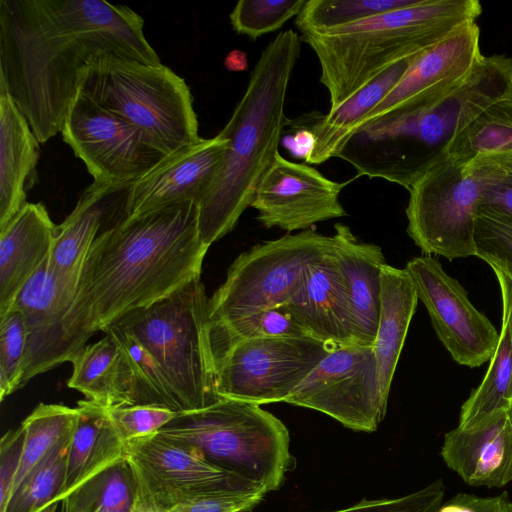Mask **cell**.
Returning <instances> with one entry per match:
<instances>
[{"label":"cell","mask_w":512,"mask_h":512,"mask_svg":"<svg viewBox=\"0 0 512 512\" xmlns=\"http://www.w3.org/2000/svg\"><path fill=\"white\" fill-rule=\"evenodd\" d=\"M143 28L130 7L104 0H0V91L44 143L61 132L93 55L162 64Z\"/></svg>","instance_id":"obj_1"},{"label":"cell","mask_w":512,"mask_h":512,"mask_svg":"<svg viewBox=\"0 0 512 512\" xmlns=\"http://www.w3.org/2000/svg\"><path fill=\"white\" fill-rule=\"evenodd\" d=\"M512 151V57L485 56L453 88L406 115L369 122L338 152L357 176L408 191L436 164Z\"/></svg>","instance_id":"obj_2"},{"label":"cell","mask_w":512,"mask_h":512,"mask_svg":"<svg viewBox=\"0 0 512 512\" xmlns=\"http://www.w3.org/2000/svg\"><path fill=\"white\" fill-rule=\"evenodd\" d=\"M208 248L194 201L125 217L102 230L63 320L70 362L98 331L199 278Z\"/></svg>","instance_id":"obj_3"},{"label":"cell","mask_w":512,"mask_h":512,"mask_svg":"<svg viewBox=\"0 0 512 512\" xmlns=\"http://www.w3.org/2000/svg\"><path fill=\"white\" fill-rule=\"evenodd\" d=\"M301 42L298 33L285 30L262 50L242 98L219 132L228 140L223 160L198 204L199 232L208 247L233 230L279 153Z\"/></svg>","instance_id":"obj_4"},{"label":"cell","mask_w":512,"mask_h":512,"mask_svg":"<svg viewBox=\"0 0 512 512\" xmlns=\"http://www.w3.org/2000/svg\"><path fill=\"white\" fill-rule=\"evenodd\" d=\"M482 13L477 0H418L360 22L302 33L320 65L334 111L392 65L444 39Z\"/></svg>","instance_id":"obj_5"},{"label":"cell","mask_w":512,"mask_h":512,"mask_svg":"<svg viewBox=\"0 0 512 512\" xmlns=\"http://www.w3.org/2000/svg\"><path fill=\"white\" fill-rule=\"evenodd\" d=\"M157 434L195 449L267 493L278 490L295 466L285 424L250 402L222 398L207 408L179 413Z\"/></svg>","instance_id":"obj_6"},{"label":"cell","mask_w":512,"mask_h":512,"mask_svg":"<svg viewBox=\"0 0 512 512\" xmlns=\"http://www.w3.org/2000/svg\"><path fill=\"white\" fill-rule=\"evenodd\" d=\"M79 90L137 127L167 156L201 138L187 83L163 64L100 51L82 69Z\"/></svg>","instance_id":"obj_7"},{"label":"cell","mask_w":512,"mask_h":512,"mask_svg":"<svg viewBox=\"0 0 512 512\" xmlns=\"http://www.w3.org/2000/svg\"><path fill=\"white\" fill-rule=\"evenodd\" d=\"M114 323L130 332L155 358L183 413L222 399L216 391L209 298L200 277Z\"/></svg>","instance_id":"obj_8"},{"label":"cell","mask_w":512,"mask_h":512,"mask_svg":"<svg viewBox=\"0 0 512 512\" xmlns=\"http://www.w3.org/2000/svg\"><path fill=\"white\" fill-rule=\"evenodd\" d=\"M508 153H481L468 161L448 158L413 184L407 233L422 252L450 261L477 256V213L486 192L504 176Z\"/></svg>","instance_id":"obj_9"},{"label":"cell","mask_w":512,"mask_h":512,"mask_svg":"<svg viewBox=\"0 0 512 512\" xmlns=\"http://www.w3.org/2000/svg\"><path fill=\"white\" fill-rule=\"evenodd\" d=\"M332 249V236L308 229L241 253L209 298L210 322L281 307L297 290L306 269Z\"/></svg>","instance_id":"obj_10"},{"label":"cell","mask_w":512,"mask_h":512,"mask_svg":"<svg viewBox=\"0 0 512 512\" xmlns=\"http://www.w3.org/2000/svg\"><path fill=\"white\" fill-rule=\"evenodd\" d=\"M135 480L134 512H169L196 499L226 491L262 488L207 461L198 451L157 433L125 442Z\"/></svg>","instance_id":"obj_11"},{"label":"cell","mask_w":512,"mask_h":512,"mask_svg":"<svg viewBox=\"0 0 512 512\" xmlns=\"http://www.w3.org/2000/svg\"><path fill=\"white\" fill-rule=\"evenodd\" d=\"M331 349L310 336L240 342L215 361L217 394L257 405L285 402Z\"/></svg>","instance_id":"obj_12"},{"label":"cell","mask_w":512,"mask_h":512,"mask_svg":"<svg viewBox=\"0 0 512 512\" xmlns=\"http://www.w3.org/2000/svg\"><path fill=\"white\" fill-rule=\"evenodd\" d=\"M285 402L324 413L354 431H376L388 400L373 346L332 348Z\"/></svg>","instance_id":"obj_13"},{"label":"cell","mask_w":512,"mask_h":512,"mask_svg":"<svg viewBox=\"0 0 512 512\" xmlns=\"http://www.w3.org/2000/svg\"><path fill=\"white\" fill-rule=\"evenodd\" d=\"M61 134L96 182L136 181L167 157L137 127L80 90Z\"/></svg>","instance_id":"obj_14"},{"label":"cell","mask_w":512,"mask_h":512,"mask_svg":"<svg viewBox=\"0 0 512 512\" xmlns=\"http://www.w3.org/2000/svg\"><path fill=\"white\" fill-rule=\"evenodd\" d=\"M418 300L426 307L438 339L452 359L475 368L490 360L499 332L471 303L458 280L430 255L417 256L405 266Z\"/></svg>","instance_id":"obj_15"},{"label":"cell","mask_w":512,"mask_h":512,"mask_svg":"<svg viewBox=\"0 0 512 512\" xmlns=\"http://www.w3.org/2000/svg\"><path fill=\"white\" fill-rule=\"evenodd\" d=\"M346 184L278 153L260 181L250 207L258 212L256 219L265 228L304 231L318 222L347 214L340 202Z\"/></svg>","instance_id":"obj_16"},{"label":"cell","mask_w":512,"mask_h":512,"mask_svg":"<svg viewBox=\"0 0 512 512\" xmlns=\"http://www.w3.org/2000/svg\"><path fill=\"white\" fill-rule=\"evenodd\" d=\"M482 56L476 21L461 25L420 52L401 80L357 129L369 122L406 115L427 105L463 80Z\"/></svg>","instance_id":"obj_17"},{"label":"cell","mask_w":512,"mask_h":512,"mask_svg":"<svg viewBox=\"0 0 512 512\" xmlns=\"http://www.w3.org/2000/svg\"><path fill=\"white\" fill-rule=\"evenodd\" d=\"M132 182H96L87 187L73 211L57 226L48 256V269L59 292L70 307L76 295L88 252L103 224L127 217V200Z\"/></svg>","instance_id":"obj_18"},{"label":"cell","mask_w":512,"mask_h":512,"mask_svg":"<svg viewBox=\"0 0 512 512\" xmlns=\"http://www.w3.org/2000/svg\"><path fill=\"white\" fill-rule=\"evenodd\" d=\"M227 139L200 140L167 156L142 178L133 181L127 200V217L167 205L200 200L212 184L225 153Z\"/></svg>","instance_id":"obj_19"},{"label":"cell","mask_w":512,"mask_h":512,"mask_svg":"<svg viewBox=\"0 0 512 512\" xmlns=\"http://www.w3.org/2000/svg\"><path fill=\"white\" fill-rule=\"evenodd\" d=\"M281 310L308 334L331 346L357 345L344 282L334 250L311 264Z\"/></svg>","instance_id":"obj_20"},{"label":"cell","mask_w":512,"mask_h":512,"mask_svg":"<svg viewBox=\"0 0 512 512\" xmlns=\"http://www.w3.org/2000/svg\"><path fill=\"white\" fill-rule=\"evenodd\" d=\"M69 308L48 269L47 258L22 288L12 308L22 314L27 331L22 386L36 375L70 362L63 326Z\"/></svg>","instance_id":"obj_21"},{"label":"cell","mask_w":512,"mask_h":512,"mask_svg":"<svg viewBox=\"0 0 512 512\" xmlns=\"http://www.w3.org/2000/svg\"><path fill=\"white\" fill-rule=\"evenodd\" d=\"M441 456L468 485L505 486L512 480V412L475 429L447 432Z\"/></svg>","instance_id":"obj_22"},{"label":"cell","mask_w":512,"mask_h":512,"mask_svg":"<svg viewBox=\"0 0 512 512\" xmlns=\"http://www.w3.org/2000/svg\"><path fill=\"white\" fill-rule=\"evenodd\" d=\"M334 229L333 250L347 294L354 337L359 346H373L385 258L380 246L360 241L349 226L336 223Z\"/></svg>","instance_id":"obj_23"},{"label":"cell","mask_w":512,"mask_h":512,"mask_svg":"<svg viewBox=\"0 0 512 512\" xmlns=\"http://www.w3.org/2000/svg\"><path fill=\"white\" fill-rule=\"evenodd\" d=\"M57 226L42 203H26L0 229V318L51 251Z\"/></svg>","instance_id":"obj_24"},{"label":"cell","mask_w":512,"mask_h":512,"mask_svg":"<svg viewBox=\"0 0 512 512\" xmlns=\"http://www.w3.org/2000/svg\"><path fill=\"white\" fill-rule=\"evenodd\" d=\"M40 142L9 93L0 91V229L27 203Z\"/></svg>","instance_id":"obj_25"},{"label":"cell","mask_w":512,"mask_h":512,"mask_svg":"<svg viewBox=\"0 0 512 512\" xmlns=\"http://www.w3.org/2000/svg\"><path fill=\"white\" fill-rule=\"evenodd\" d=\"M66 458L65 479L56 501L64 500L83 483L125 458V442L109 415L108 407L80 400Z\"/></svg>","instance_id":"obj_26"},{"label":"cell","mask_w":512,"mask_h":512,"mask_svg":"<svg viewBox=\"0 0 512 512\" xmlns=\"http://www.w3.org/2000/svg\"><path fill=\"white\" fill-rule=\"evenodd\" d=\"M492 270L501 294V329L484 378L461 407L458 427L464 430L478 428L512 412V277L500 268Z\"/></svg>","instance_id":"obj_27"},{"label":"cell","mask_w":512,"mask_h":512,"mask_svg":"<svg viewBox=\"0 0 512 512\" xmlns=\"http://www.w3.org/2000/svg\"><path fill=\"white\" fill-rule=\"evenodd\" d=\"M417 302V293L406 269L385 263L381 270L380 313L373 349L386 400Z\"/></svg>","instance_id":"obj_28"},{"label":"cell","mask_w":512,"mask_h":512,"mask_svg":"<svg viewBox=\"0 0 512 512\" xmlns=\"http://www.w3.org/2000/svg\"><path fill=\"white\" fill-rule=\"evenodd\" d=\"M418 54L392 65L336 110L325 115L318 112L308 114L315 136V147L308 164H322L336 157L363 119L401 80Z\"/></svg>","instance_id":"obj_29"},{"label":"cell","mask_w":512,"mask_h":512,"mask_svg":"<svg viewBox=\"0 0 512 512\" xmlns=\"http://www.w3.org/2000/svg\"><path fill=\"white\" fill-rule=\"evenodd\" d=\"M103 332L120 353L122 405H152L183 413L162 369L151 353L127 330L113 323Z\"/></svg>","instance_id":"obj_30"},{"label":"cell","mask_w":512,"mask_h":512,"mask_svg":"<svg viewBox=\"0 0 512 512\" xmlns=\"http://www.w3.org/2000/svg\"><path fill=\"white\" fill-rule=\"evenodd\" d=\"M76 419V407L40 403L21 423L24 449L12 491L54 452L70 444Z\"/></svg>","instance_id":"obj_31"},{"label":"cell","mask_w":512,"mask_h":512,"mask_svg":"<svg viewBox=\"0 0 512 512\" xmlns=\"http://www.w3.org/2000/svg\"><path fill=\"white\" fill-rule=\"evenodd\" d=\"M71 363L73 371L67 381L69 388L106 407L122 405L120 353L109 336L86 345Z\"/></svg>","instance_id":"obj_32"},{"label":"cell","mask_w":512,"mask_h":512,"mask_svg":"<svg viewBox=\"0 0 512 512\" xmlns=\"http://www.w3.org/2000/svg\"><path fill=\"white\" fill-rule=\"evenodd\" d=\"M135 497L133 472L123 458L70 493L61 512H134Z\"/></svg>","instance_id":"obj_33"},{"label":"cell","mask_w":512,"mask_h":512,"mask_svg":"<svg viewBox=\"0 0 512 512\" xmlns=\"http://www.w3.org/2000/svg\"><path fill=\"white\" fill-rule=\"evenodd\" d=\"M305 336L310 335L294 318L280 308L257 310L210 322V342L214 363L224 352L240 342Z\"/></svg>","instance_id":"obj_34"},{"label":"cell","mask_w":512,"mask_h":512,"mask_svg":"<svg viewBox=\"0 0 512 512\" xmlns=\"http://www.w3.org/2000/svg\"><path fill=\"white\" fill-rule=\"evenodd\" d=\"M418 0H306L295 20L302 33L348 26L371 17L411 6Z\"/></svg>","instance_id":"obj_35"},{"label":"cell","mask_w":512,"mask_h":512,"mask_svg":"<svg viewBox=\"0 0 512 512\" xmlns=\"http://www.w3.org/2000/svg\"><path fill=\"white\" fill-rule=\"evenodd\" d=\"M68 447L57 450L33 470L12 491L1 512H40L57 502L64 484Z\"/></svg>","instance_id":"obj_36"},{"label":"cell","mask_w":512,"mask_h":512,"mask_svg":"<svg viewBox=\"0 0 512 512\" xmlns=\"http://www.w3.org/2000/svg\"><path fill=\"white\" fill-rule=\"evenodd\" d=\"M306 0H240L229 15L237 34L251 40L280 29L298 16Z\"/></svg>","instance_id":"obj_37"},{"label":"cell","mask_w":512,"mask_h":512,"mask_svg":"<svg viewBox=\"0 0 512 512\" xmlns=\"http://www.w3.org/2000/svg\"><path fill=\"white\" fill-rule=\"evenodd\" d=\"M474 240L477 257L512 277V215L480 205Z\"/></svg>","instance_id":"obj_38"},{"label":"cell","mask_w":512,"mask_h":512,"mask_svg":"<svg viewBox=\"0 0 512 512\" xmlns=\"http://www.w3.org/2000/svg\"><path fill=\"white\" fill-rule=\"evenodd\" d=\"M27 331L22 314L11 310L0 318V399L22 387Z\"/></svg>","instance_id":"obj_39"},{"label":"cell","mask_w":512,"mask_h":512,"mask_svg":"<svg viewBox=\"0 0 512 512\" xmlns=\"http://www.w3.org/2000/svg\"><path fill=\"white\" fill-rule=\"evenodd\" d=\"M109 415L124 442L157 433L178 412L152 405L108 407Z\"/></svg>","instance_id":"obj_40"},{"label":"cell","mask_w":512,"mask_h":512,"mask_svg":"<svg viewBox=\"0 0 512 512\" xmlns=\"http://www.w3.org/2000/svg\"><path fill=\"white\" fill-rule=\"evenodd\" d=\"M445 486L438 479L428 486L397 498L363 499L331 512H439L444 501Z\"/></svg>","instance_id":"obj_41"},{"label":"cell","mask_w":512,"mask_h":512,"mask_svg":"<svg viewBox=\"0 0 512 512\" xmlns=\"http://www.w3.org/2000/svg\"><path fill=\"white\" fill-rule=\"evenodd\" d=\"M266 494L249 491H226L208 495L169 512H248L263 500Z\"/></svg>","instance_id":"obj_42"},{"label":"cell","mask_w":512,"mask_h":512,"mask_svg":"<svg viewBox=\"0 0 512 512\" xmlns=\"http://www.w3.org/2000/svg\"><path fill=\"white\" fill-rule=\"evenodd\" d=\"M25 441L20 425L8 431L0 440V512L5 508L19 470Z\"/></svg>","instance_id":"obj_43"},{"label":"cell","mask_w":512,"mask_h":512,"mask_svg":"<svg viewBox=\"0 0 512 512\" xmlns=\"http://www.w3.org/2000/svg\"><path fill=\"white\" fill-rule=\"evenodd\" d=\"M439 512H512V503L507 493L495 497L459 493L443 503Z\"/></svg>","instance_id":"obj_44"},{"label":"cell","mask_w":512,"mask_h":512,"mask_svg":"<svg viewBox=\"0 0 512 512\" xmlns=\"http://www.w3.org/2000/svg\"><path fill=\"white\" fill-rule=\"evenodd\" d=\"M287 124L290 128L284 130L283 145L291 155L308 164L315 147V136L307 115L305 119L287 120Z\"/></svg>","instance_id":"obj_45"},{"label":"cell","mask_w":512,"mask_h":512,"mask_svg":"<svg viewBox=\"0 0 512 512\" xmlns=\"http://www.w3.org/2000/svg\"><path fill=\"white\" fill-rule=\"evenodd\" d=\"M481 205L512 215V151L506 157L504 176L486 192Z\"/></svg>","instance_id":"obj_46"},{"label":"cell","mask_w":512,"mask_h":512,"mask_svg":"<svg viewBox=\"0 0 512 512\" xmlns=\"http://www.w3.org/2000/svg\"><path fill=\"white\" fill-rule=\"evenodd\" d=\"M225 66L229 71H243L247 69L246 54L239 50L231 51L225 58Z\"/></svg>","instance_id":"obj_47"},{"label":"cell","mask_w":512,"mask_h":512,"mask_svg":"<svg viewBox=\"0 0 512 512\" xmlns=\"http://www.w3.org/2000/svg\"><path fill=\"white\" fill-rule=\"evenodd\" d=\"M59 502H54L48 506H46L44 509H42L40 512H56L57 506Z\"/></svg>","instance_id":"obj_48"}]
</instances>
